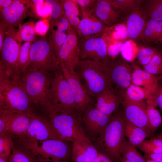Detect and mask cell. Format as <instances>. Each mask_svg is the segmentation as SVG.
<instances>
[{
	"instance_id": "1",
	"label": "cell",
	"mask_w": 162,
	"mask_h": 162,
	"mask_svg": "<svg viewBox=\"0 0 162 162\" xmlns=\"http://www.w3.org/2000/svg\"><path fill=\"white\" fill-rule=\"evenodd\" d=\"M53 74L43 70L25 72L20 79L33 108L38 110L47 118L53 112L50 94Z\"/></svg>"
},
{
	"instance_id": "2",
	"label": "cell",
	"mask_w": 162,
	"mask_h": 162,
	"mask_svg": "<svg viewBox=\"0 0 162 162\" xmlns=\"http://www.w3.org/2000/svg\"><path fill=\"white\" fill-rule=\"evenodd\" d=\"M125 118L118 112L111 116L100 135L93 144L98 152L113 160L119 161L122 156L121 148L124 140Z\"/></svg>"
},
{
	"instance_id": "3",
	"label": "cell",
	"mask_w": 162,
	"mask_h": 162,
	"mask_svg": "<svg viewBox=\"0 0 162 162\" xmlns=\"http://www.w3.org/2000/svg\"><path fill=\"white\" fill-rule=\"evenodd\" d=\"M34 109L20 79L0 75V110L28 113Z\"/></svg>"
},
{
	"instance_id": "4",
	"label": "cell",
	"mask_w": 162,
	"mask_h": 162,
	"mask_svg": "<svg viewBox=\"0 0 162 162\" xmlns=\"http://www.w3.org/2000/svg\"><path fill=\"white\" fill-rule=\"evenodd\" d=\"M48 118L63 140L71 142L78 139L91 141L85 129L82 113L79 111H56Z\"/></svg>"
},
{
	"instance_id": "5",
	"label": "cell",
	"mask_w": 162,
	"mask_h": 162,
	"mask_svg": "<svg viewBox=\"0 0 162 162\" xmlns=\"http://www.w3.org/2000/svg\"><path fill=\"white\" fill-rule=\"evenodd\" d=\"M75 71L90 96L96 98L104 90L112 87L111 83L98 62L90 59L79 60Z\"/></svg>"
},
{
	"instance_id": "6",
	"label": "cell",
	"mask_w": 162,
	"mask_h": 162,
	"mask_svg": "<svg viewBox=\"0 0 162 162\" xmlns=\"http://www.w3.org/2000/svg\"><path fill=\"white\" fill-rule=\"evenodd\" d=\"M16 140L31 151L42 161H67L71 158L72 146L66 141L57 140L34 141Z\"/></svg>"
},
{
	"instance_id": "7",
	"label": "cell",
	"mask_w": 162,
	"mask_h": 162,
	"mask_svg": "<svg viewBox=\"0 0 162 162\" xmlns=\"http://www.w3.org/2000/svg\"><path fill=\"white\" fill-rule=\"evenodd\" d=\"M60 63L47 39L43 38L33 42L26 72L43 70L54 73L60 69Z\"/></svg>"
},
{
	"instance_id": "8",
	"label": "cell",
	"mask_w": 162,
	"mask_h": 162,
	"mask_svg": "<svg viewBox=\"0 0 162 162\" xmlns=\"http://www.w3.org/2000/svg\"><path fill=\"white\" fill-rule=\"evenodd\" d=\"M14 28H8L0 51V74L20 80L17 64L21 46Z\"/></svg>"
},
{
	"instance_id": "9",
	"label": "cell",
	"mask_w": 162,
	"mask_h": 162,
	"mask_svg": "<svg viewBox=\"0 0 162 162\" xmlns=\"http://www.w3.org/2000/svg\"><path fill=\"white\" fill-rule=\"evenodd\" d=\"M50 94L53 113L56 111L78 110L70 87L60 68L53 74Z\"/></svg>"
},
{
	"instance_id": "10",
	"label": "cell",
	"mask_w": 162,
	"mask_h": 162,
	"mask_svg": "<svg viewBox=\"0 0 162 162\" xmlns=\"http://www.w3.org/2000/svg\"><path fill=\"white\" fill-rule=\"evenodd\" d=\"M28 113L31 119L29 128L22 137L16 139L29 141L48 140H63L48 118L37 113L34 109Z\"/></svg>"
},
{
	"instance_id": "11",
	"label": "cell",
	"mask_w": 162,
	"mask_h": 162,
	"mask_svg": "<svg viewBox=\"0 0 162 162\" xmlns=\"http://www.w3.org/2000/svg\"><path fill=\"white\" fill-rule=\"evenodd\" d=\"M99 63L112 84L119 88L127 89L132 83V68L124 59L110 58Z\"/></svg>"
},
{
	"instance_id": "12",
	"label": "cell",
	"mask_w": 162,
	"mask_h": 162,
	"mask_svg": "<svg viewBox=\"0 0 162 162\" xmlns=\"http://www.w3.org/2000/svg\"><path fill=\"white\" fill-rule=\"evenodd\" d=\"M66 32L67 37L59 51L58 58L70 72L73 73L79 61V41L76 32L71 26Z\"/></svg>"
},
{
	"instance_id": "13",
	"label": "cell",
	"mask_w": 162,
	"mask_h": 162,
	"mask_svg": "<svg viewBox=\"0 0 162 162\" xmlns=\"http://www.w3.org/2000/svg\"><path fill=\"white\" fill-rule=\"evenodd\" d=\"M60 67L70 87L77 110L82 114L87 108L93 105V100L87 92L77 73L76 71L70 72L62 63H60Z\"/></svg>"
},
{
	"instance_id": "14",
	"label": "cell",
	"mask_w": 162,
	"mask_h": 162,
	"mask_svg": "<svg viewBox=\"0 0 162 162\" xmlns=\"http://www.w3.org/2000/svg\"><path fill=\"white\" fill-rule=\"evenodd\" d=\"M91 105L82 114L85 130L89 138L94 142L109 123L110 117Z\"/></svg>"
},
{
	"instance_id": "15",
	"label": "cell",
	"mask_w": 162,
	"mask_h": 162,
	"mask_svg": "<svg viewBox=\"0 0 162 162\" xmlns=\"http://www.w3.org/2000/svg\"><path fill=\"white\" fill-rule=\"evenodd\" d=\"M32 1L14 0L9 6L0 11V25L7 28L20 25L25 18Z\"/></svg>"
},
{
	"instance_id": "16",
	"label": "cell",
	"mask_w": 162,
	"mask_h": 162,
	"mask_svg": "<svg viewBox=\"0 0 162 162\" xmlns=\"http://www.w3.org/2000/svg\"><path fill=\"white\" fill-rule=\"evenodd\" d=\"M79 46L81 58H90L99 63L110 58L107 54L106 44L101 36L82 38L79 41Z\"/></svg>"
},
{
	"instance_id": "17",
	"label": "cell",
	"mask_w": 162,
	"mask_h": 162,
	"mask_svg": "<svg viewBox=\"0 0 162 162\" xmlns=\"http://www.w3.org/2000/svg\"><path fill=\"white\" fill-rule=\"evenodd\" d=\"M93 7L81 9L82 19L77 33L82 38L101 37L108 27L97 18Z\"/></svg>"
},
{
	"instance_id": "18",
	"label": "cell",
	"mask_w": 162,
	"mask_h": 162,
	"mask_svg": "<svg viewBox=\"0 0 162 162\" xmlns=\"http://www.w3.org/2000/svg\"><path fill=\"white\" fill-rule=\"evenodd\" d=\"M123 104L125 119L143 129L149 135L151 134L146 111L147 105L144 101H132L124 98Z\"/></svg>"
},
{
	"instance_id": "19",
	"label": "cell",
	"mask_w": 162,
	"mask_h": 162,
	"mask_svg": "<svg viewBox=\"0 0 162 162\" xmlns=\"http://www.w3.org/2000/svg\"><path fill=\"white\" fill-rule=\"evenodd\" d=\"M125 23L129 38L133 40L141 38L147 22V16L144 8L139 6L128 14Z\"/></svg>"
},
{
	"instance_id": "20",
	"label": "cell",
	"mask_w": 162,
	"mask_h": 162,
	"mask_svg": "<svg viewBox=\"0 0 162 162\" xmlns=\"http://www.w3.org/2000/svg\"><path fill=\"white\" fill-rule=\"evenodd\" d=\"M71 142V159L75 162H93L99 154L91 141L78 139Z\"/></svg>"
},
{
	"instance_id": "21",
	"label": "cell",
	"mask_w": 162,
	"mask_h": 162,
	"mask_svg": "<svg viewBox=\"0 0 162 162\" xmlns=\"http://www.w3.org/2000/svg\"><path fill=\"white\" fill-rule=\"evenodd\" d=\"M93 10L97 18L108 26L118 23L122 13L114 8L108 0H97Z\"/></svg>"
},
{
	"instance_id": "22",
	"label": "cell",
	"mask_w": 162,
	"mask_h": 162,
	"mask_svg": "<svg viewBox=\"0 0 162 162\" xmlns=\"http://www.w3.org/2000/svg\"><path fill=\"white\" fill-rule=\"evenodd\" d=\"M95 107L106 115L111 116L116 111L122 102L121 97L112 88H107L101 92L96 98Z\"/></svg>"
},
{
	"instance_id": "23",
	"label": "cell",
	"mask_w": 162,
	"mask_h": 162,
	"mask_svg": "<svg viewBox=\"0 0 162 162\" xmlns=\"http://www.w3.org/2000/svg\"><path fill=\"white\" fill-rule=\"evenodd\" d=\"M31 119L28 113L12 112L5 133L12 134L15 138L22 137L29 128Z\"/></svg>"
},
{
	"instance_id": "24",
	"label": "cell",
	"mask_w": 162,
	"mask_h": 162,
	"mask_svg": "<svg viewBox=\"0 0 162 162\" xmlns=\"http://www.w3.org/2000/svg\"><path fill=\"white\" fill-rule=\"evenodd\" d=\"M160 77L156 76L144 70L135 67L132 76V83L141 86L151 91L154 94L159 86Z\"/></svg>"
},
{
	"instance_id": "25",
	"label": "cell",
	"mask_w": 162,
	"mask_h": 162,
	"mask_svg": "<svg viewBox=\"0 0 162 162\" xmlns=\"http://www.w3.org/2000/svg\"><path fill=\"white\" fill-rule=\"evenodd\" d=\"M101 37L106 45L117 41H124L129 38L126 23H117L108 26Z\"/></svg>"
},
{
	"instance_id": "26",
	"label": "cell",
	"mask_w": 162,
	"mask_h": 162,
	"mask_svg": "<svg viewBox=\"0 0 162 162\" xmlns=\"http://www.w3.org/2000/svg\"><path fill=\"white\" fill-rule=\"evenodd\" d=\"M10 162H42L37 156L14 139V146L9 157Z\"/></svg>"
},
{
	"instance_id": "27",
	"label": "cell",
	"mask_w": 162,
	"mask_h": 162,
	"mask_svg": "<svg viewBox=\"0 0 162 162\" xmlns=\"http://www.w3.org/2000/svg\"><path fill=\"white\" fill-rule=\"evenodd\" d=\"M162 36V21L149 19L147 21L141 38L148 43H158Z\"/></svg>"
},
{
	"instance_id": "28",
	"label": "cell",
	"mask_w": 162,
	"mask_h": 162,
	"mask_svg": "<svg viewBox=\"0 0 162 162\" xmlns=\"http://www.w3.org/2000/svg\"><path fill=\"white\" fill-rule=\"evenodd\" d=\"M125 136L128 142L136 147L140 145L149 135L142 128L125 119Z\"/></svg>"
},
{
	"instance_id": "29",
	"label": "cell",
	"mask_w": 162,
	"mask_h": 162,
	"mask_svg": "<svg viewBox=\"0 0 162 162\" xmlns=\"http://www.w3.org/2000/svg\"><path fill=\"white\" fill-rule=\"evenodd\" d=\"M153 94L149 90L131 83L126 89L124 98L134 101L147 99Z\"/></svg>"
},
{
	"instance_id": "30",
	"label": "cell",
	"mask_w": 162,
	"mask_h": 162,
	"mask_svg": "<svg viewBox=\"0 0 162 162\" xmlns=\"http://www.w3.org/2000/svg\"><path fill=\"white\" fill-rule=\"evenodd\" d=\"M51 26V33L47 39L50 47L58 58L59 51L66 39L67 34L65 32H61L57 29L55 30L52 25Z\"/></svg>"
},
{
	"instance_id": "31",
	"label": "cell",
	"mask_w": 162,
	"mask_h": 162,
	"mask_svg": "<svg viewBox=\"0 0 162 162\" xmlns=\"http://www.w3.org/2000/svg\"><path fill=\"white\" fill-rule=\"evenodd\" d=\"M121 153L122 156L131 162H146L135 147L125 139L121 146Z\"/></svg>"
},
{
	"instance_id": "32",
	"label": "cell",
	"mask_w": 162,
	"mask_h": 162,
	"mask_svg": "<svg viewBox=\"0 0 162 162\" xmlns=\"http://www.w3.org/2000/svg\"><path fill=\"white\" fill-rule=\"evenodd\" d=\"M33 42H26L21 46L17 64V70L20 77L26 71L29 60L30 52Z\"/></svg>"
},
{
	"instance_id": "33",
	"label": "cell",
	"mask_w": 162,
	"mask_h": 162,
	"mask_svg": "<svg viewBox=\"0 0 162 162\" xmlns=\"http://www.w3.org/2000/svg\"><path fill=\"white\" fill-rule=\"evenodd\" d=\"M139 48L134 40L131 39L127 40L122 46L120 54L124 60L131 62L137 57Z\"/></svg>"
},
{
	"instance_id": "34",
	"label": "cell",
	"mask_w": 162,
	"mask_h": 162,
	"mask_svg": "<svg viewBox=\"0 0 162 162\" xmlns=\"http://www.w3.org/2000/svg\"><path fill=\"white\" fill-rule=\"evenodd\" d=\"M14 146V137L6 132L0 134V157H9Z\"/></svg>"
},
{
	"instance_id": "35",
	"label": "cell",
	"mask_w": 162,
	"mask_h": 162,
	"mask_svg": "<svg viewBox=\"0 0 162 162\" xmlns=\"http://www.w3.org/2000/svg\"><path fill=\"white\" fill-rule=\"evenodd\" d=\"M115 10L122 13L128 14L136 7L141 5L143 2L140 0H108Z\"/></svg>"
},
{
	"instance_id": "36",
	"label": "cell",
	"mask_w": 162,
	"mask_h": 162,
	"mask_svg": "<svg viewBox=\"0 0 162 162\" xmlns=\"http://www.w3.org/2000/svg\"><path fill=\"white\" fill-rule=\"evenodd\" d=\"M156 106L152 104H148L146 111L149 125L152 133L154 132L162 123V117Z\"/></svg>"
},
{
	"instance_id": "37",
	"label": "cell",
	"mask_w": 162,
	"mask_h": 162,
	"mask_svg": "<svg viewBox=\"0 0 162 162\" xmlns=\"http://www.w3.org/2000/svg\"><path fill=\"white\" fill-rule=\"evenodd\" d=\"M148 1L146 8H144L147 18L162 21V0H152Z\"/></svg>"
},
{
	"instance_id": "38",
	"label": "cell",
	"mask_w": 162,
	"mask_h": 162,
	"mask_svg": "<svg viewBox=\"0 0 162 162\" xmlns=\"http://www.w3.org/2000/svg\"><path fill=\"white\" fill-rule=\"evenodd\" d=\"M143 67L145 71L154 75H162V52L155 55Z\"/></svg>"
},
{
	"instance_id": "39",
	"label": "cell",
	"mask_w": 162,
	"mask_h": 162,
	"mask_svg": "<svg viewBox=\"0 0 162 162\" xmlns=\"http://www.w3.org/2000/svg\"><path fill=\"white\" fill-rule=\"evenodd\" d=\"M36 32L34 26L31 24L23 25L16 33L17 38L20 42L25 41L33 42L34 40Z\"/></svg>"
},
{
	"instance_id": "40",
	"label": "cell",
	"mask_w": 162,
	"mask_h": 162,
	"mask_svg": "<svg viewBox=\"0 0 162 162\" xmlns=\"http://www.w3.org/2000/svg\"><path fill=\"white\" fill-rule=\"evenodd\" d=\"M44 6L49 9L52 22H53L56 21L63 13L60 0H45Z\"/></svg>"
},
{
	"instance_id": "41",
	"label": "cell",
	"mask_w": 162,
	"mask_h": 162,
	"mask_svg": "<svg viewBox=\"0 0 162 162\" xmlns=\"http://www.w3.org/2000/svg\"><path fill=\"white\" fill-rule=\"evenodd\" d=\"M159 52L156 49L150 47L139 48L137 57L139 62L143 66L148 64Z\"/></svg>"
},
{
	"instance_id": "42",
	"label": "cell",
	"mask_w": 162,
	"mask_h": 162,
	"mask_svg": "<svg viewBox=\"0 0 162 162\" xmlns=\"http://www.w3.org/2000/svg\"><path fill=\"white\" fill-rule=\"evenodd\" d=\"M60 1L63 12L66 16L79 17L80 16L79 6L74 0H62Z\"/></svg>"
},
{
	"instance_id": "43",
	"label": "cell",
	"mask_w": 162,
	"mask_h": 162,
	"mask_svg": "<svg viewBox=\"0 0 162 162\" xmlns=\"http://www.w3.org/2000/svg\"><path fill=\"white\" fill-rule=\"evenodd\" d=\"M124 41H117L107 45L108 56L112 59H116L120 53L121 48Z\"/></svg>"
},
{
	"instance_id": "44",
	"label": "cell",
	"mask_w": 162,
	"mask_h": 162,
	"mask_svg": "<svg viewBox=\"0 0 162 162\" xmlns=\"http://www.w3.org/2000/svg\"><path fill=\"white\" fill-rule=\"evenodd\" d=\"M146 102L158 107L162 111V85H159L157 90L147 99Z\"/></svg>"
},
{
	"instance_id": "45",
	"label": "cell",
	"mask_w": 162,
	"mask_h": 162,
	"mask_svg": "<svg viewBox=\"0 0 162 162\" xmlns=\"http://www.w3.org/2000/svg\"><path fill=\"white\" fill-rule=\"evenodd\" d=\"M51 23L54 26H56L57 30L62 32L67 31L71 26L63 12L61 16L56 21L52 22Z\"/></svg>"
},
{
	"instance_id": "46",
	"label": "cell",
	"mask_w": 162,
	"mask_h": 162,
	"mask_svg": "<svg viewBox=\"0 0 162 162\" xmlns=\"http://www.w3.org/2000/svg\"><path fill=\"white\" fill-rule=\"evenodd\" d=\"M137 147L147 154L162 153V148L155 147L147 144L143 141Z\"/></svg>"
},
{
	"instance_id": "47",
	"label": "cell",
	"mask_w": 162,
	"mask_h": 162,
	"mask_svg": "<svg viewBox=\"0 0 162 162\" xmlns=\"http://www.w3.org/2000/svg\"><path fill=\"white\" fill-rule=\"evenodd\" d=\"M35 32L41 35L45 34L47 32L48 27L44 21L39 20L34 25Z\"/></svg>"
},
{
	"instance_id": "48",
	"label": "cell",
	"mask_w": 162,
	"mask_h": 162,
	"mask_svg": "<svg viewBox=\"0 0 162 162\" xmlns=\"http://www.w3.org/2000/svg\"><path fill=\"white\" fill-rule=\"evenodd\" d=\"M81 9H87L93 7L96 0H74Z\"/></svg>"
},
{
	"instance_id": "49",
	"label": "cell",
	"mask_w": 162,
	"mask_h": 162,
	"mask_svg": "<svg viewBox=\"0 0 162 162\" xmlns=\"http://www.w3.org/2000/svg\"><path fill=\"white\" fill-rule=\"evenodd\" d=\"M143 142L147 144L154 146L162 148V140L158 138L144 140Z\"/></svg>"
},
{
	"instance_id": "50",
	"label": "cell",
	"mask_w": 162,
	"mask_h": 162,
	"mask_svg": "<svg viewBox=\"0 0 162 162\" xmlns=\"http://www.w3.org/2000/svg\"><path fill=\"white\" fill-rule=\"evenodd\" d=\"M7 29L5 27L0 25V51L2 50Z\"/></svg>"
},
{
	"instance_id": "51",
	"label": "cell",
	"mask_w": 162,
	"mask_h": 162,
	"mask_svg": "<svg viewBox=\"0 0 162 162\" xmlns=\"http://www.w3.org/2000/svg\"><path fill=\"white\" fill-rule=\"evenodd\" d=\"M44 2L43 0H32L37 12L40 10L44 6Z\"/></svg>"
},
{
	"instance_id": "52",
	"label": "cell",
	"mask_w": 162,
	"mask_h": 162,
	"mask_svg": "<svg viewBox=\"0 0 162 162\" xmlns=\"http://www.w3.org/2000/svg\"><path fill=\"white\" fill-rule=\"evenodd\" d=\"M151 159L158 162H162V153L147 154Z\"/></svg>"
},
{
	"instance_id": "53",
	"label": "cell",
	"mask_w": 162,
	"mask_h": 162,
	"mask_svg": "<svg viewBox=\"0 0 162 162\" xmlns=\"http://www.w3.org/2000/svg\"><path fill=\"white\" fill-rule=\"evenodd\" d=\"M14 0H0V11L10 5Z\"/></svg>"
},
{
	"instance_id": "54",
	"label": "cell",
	"mask_w": 162,
	"mask_h": 162,
	"mask_svg": "<svg viewBox=\"0 0 162 162\" xmlns=\"http://www.w3.org/2000/svg\"><path fill=\"white\" fill-rule=\"evenodd\" d=\"M37 13L38 15L40 16H47L50 14V10L48 8L44 6L40 10L37 12Z\"/></svg>"
},
{
	"instance_id": "55",
	"label": "cell",
	"mask_w": 162,
	"mask_h": 162,
	"mask_svg": "<svg viewBox=\"0 0 162 162\" xmlns=\"http://www.w3.org/2000/svg\"><path fill=\"white\" fill-rule=\"evenodd\" d=\"M9 157L6 158L0 157V162H10Z\"/></svg>"
},
{
	"instance_id": "56",
	"label": "cell",
	"mask_w": 162,
	"mask_h": 162,
	"mask_svg": "<svg viewBox=\"0 0 162 162\" xmlns=\"http://www.w3.org/2000/svg\"><path fill=\"white\" fill-rule=\"evenodd\" d=\"M119 161L120 162H131L122 156L120 157Z\"/></svg>"
},
{
	"instance_id": "57",
	"label": "cell",
	"mask_w": 162,
	"mask_h": 162,
	"mask_svg": "<svg viewBox=\"0 0 162 162\" xmlns=\"http://www.w3.org/2000/svg\"><path fill=\"white\" fill-rule=\"evenodd\" d=\"M158 138L162 140V132L158 136Z\"/></svg>"
},
{
	"instance_id": "58",
	"label": "cell",
	"mask_w": 162,
	"mask_h": 162,
	"mask_svg": "<svg viewBox=\"0 0 162 162\" xmlns=\"http://www.w3.org/2000/svg\"><path fill=\"white\" fill-rule=\"evenodd\" d=\"M42 162H68V161H43Z\"/></svg>"
},
{
	"instance_id": "59",
	"label": "cell",
	"mask_w": 162,
	"mask_h": 162,
	"mask_svg": "<svg viewBox=\"0 0 162 162\" xmlns=\"http://www.w3.org/2000/svg\"><path fill=\"white\" fill-rule=\"evenodd\" d=\"M159 42H160V43L161 45H162V37H161L160 40H159Z\"/></svg>"
},
{
	"instance_id": "60",
	"label": "cell",
	"mask_w": 162,
	"mask_h": 162,
	"mask_svg": "<svg viewBox=\"0 0 162 162\" xmlns=\"http://www.w3.org/2000/svg\"><path fill=\"white\" fill-rule=\"evenodd\" d=\"M146 162H152V160L151 159H149L148 160H147Z\"/></svg>"
},
{
	"instance_id": "61",
	"label": "cell",
	"mask_w": 162,
	"mask_h": 162,
	"mask_svg": "<svg viewBox=\"0 0 162 162\" xmlns=\"http://www.w3.org/2000/svg\"><path fill=\"white\" fill-rule=\"evenodd\" d=\"M152 160V162H158L157 161H155L154 160Z\"/></svg>"
}]
</instances>
